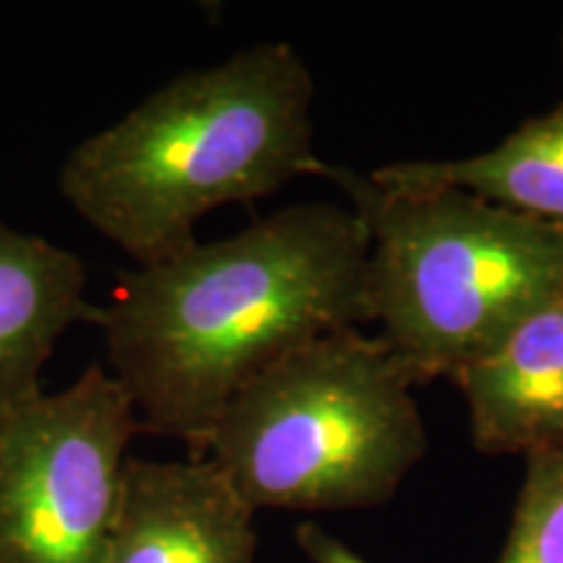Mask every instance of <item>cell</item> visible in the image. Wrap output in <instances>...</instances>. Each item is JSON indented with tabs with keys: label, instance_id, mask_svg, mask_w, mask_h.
<instances>
[{
	"label": "cell",
	"instance_id": "9",
	"mask_svg": "<svg viewBox=\"0 0 563 563\" xmlns=\"http://www.w3.org/2000/svg\"><path fill=\"white\" fill-rule=\"evenodd\" d=\"M371 178L391 188H456L563 224V102L525 121L493 150L454 159L391 162Z\"/></svg>",
	"mask_w": 563,
	"mask_h": 563
},
{
	"label": "cell",
	"instance_id": "11",
	"mask_svg": "<svg viewBox=\"0 0 563 563\" xmlns=\"http://www.w3.org/2000/svg\"><path fill=\"white\" fill-rule=\"evenodd\" d=\"M295 543L311 563H368L361 553L352 551L350 545H344L340 538H334L332 532L323 530L319 522H300L295 530Z\"/></svg>",
	"mask_w": 563,
	"mask_h": 563
},
{
	"label": "cell",
	"instance_id": "7",
	"mask_svg": "<svg viewBox=\"0 0 563 563\" xmlns=\"http://www.w3.org/2000/svg\"><path fill=\"white\" fill-rule=\"evenodd\" d=\"M452 378L481 452L527 456L563 443V295Z\"/></svg>",
	"mask_w": 563,
	"mask_h": 563
},
{
	"label": "cell",
	"instance_id": "4",
	"mask_svg": "<svg viewBox=\"0 0 563 563\" xmlns=\"http://www.w3.org/2000/svg\"><path fill=\"white\" fill-rule=\"evenodd\" d=\"M418 384L382 336L327 334L251 378L201 454L253 511L382 506L426 454Z\"/></svg>",
	"mask_w": 563,
	"mask_h": 563
},
{
	"label": "cell",
	"instance_id": "6",
	"mask_svg": "<svg viewBox=\"0 0 563 563\" xmlns=\"http://www.w3.org/2000/svg\"><path fill=\"white\" fill-rule=\"evenodd\" d=\"M253 517L207 456H129L104 563H256Z\"/></svg>",
	"mask_w": 563,
	"mask_h": 563
},
{
	"label": "cell",
	"instance_id": "5",
	"mask_svg": "<svg viewBox=\"0 0 563 563\" xmlns=\"http://www.w3.org/2000/svg\"><path fill=\"white\" fill-rule=\"evenodd\" d=\"M139 431L104 365L0 415V563H104Z\"/></svg>",
	"mask_w": 563,
	"mask_h": 563
},
{
	"label": "cell",
	"instance_id": "3",
	"mask_svg": "<svg viewBox=\"0 0 563 563\" xmlns=\"http://www.w3.org/2000/svg\"><path fill=\"white\" fill-rule=\"evenodd\" d=\"M368 232V316L420 384L481 361L563 295V224L456 188L319 162Z\"/></svg>",
	"mask_w": 563,
	"mask_h": 563
},
{
	"label": "cell",
	"instance_id": "1",
	"mask_svg": "<svg viewBox=\"0 0 563 563\" xmlns=\"http://www.w3.org/2000/svg\"><path fill=\"white\" fill-rule=\"evenodd\" d=\"M91 323L141 431L201 454L251 378L302 344L371 323L368 232L350 207L292 203L121 272Z\"/></svg>",
	"mask_w": 563,
	"mask_h": 563
},
{
	"label": "cell",
	"instance_id": "10",
	"mask_svg": "<svg viewBox=\"0 0 563 563\" xmlns=\"http://www.w3.org/2000/svg\"><path fill=\"white\" fill-rule=\"evenodd\" d=\"M525 481L498 563H563V443L525 456Z\"/></svg>",
	"mask_w": 563,
	"mask_h": 563
},
{
	"label": "cell",
	"instance_id": "8",
	"mask_svg": "<svg viewBox=\"0 0 563 563\" xmlns=\"http://www.w3.org/2000/svg\"><path fill=\"white\" fill-rule=\"evenodd\" d=\"M95 311L74 251L0 222V415L40 397L60 336Z\"/></svg>",
	"mask_w": 563,
	"mask_h": 563
},
{
	"label": "cell",
	"instance_id": "2",
	"mask_svg": "<svg viewBox=\"0 0 563 563\" xmlns=\"http://www.w3.org/2000/svg\"><path fill=\"white\" fill-rule=\"evenodd\" d=\"M316 84L290 42L191 68L91 133L63 159L58 191L136 266L196 243L209 211L313 175Z\"/></svg>",
	"mask_w": 563,
	"mask_h": 563
}]
</instances>
